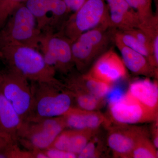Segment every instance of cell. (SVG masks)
<instances>
[{
  "label": "cell",
  "instance_id": "cell-8",
  "mask_svg": "<svg viewBox=\"0 0 158 158\" xmlns=\"http://www.w3.org/2000/svg\"><path fill=\"white\" fill-rule=\"evenodd\" d=\"M0 91L11 104L23 122L28 117L33 103L30 81L19 74L7 69L2 73Z\"/></svg>",
  "mask_w": 158,
  "mask_h": 158
},
{
  "label": "cell",
  "instance_id": "cell-26",
  "mask_svg": "<svg viewBox=\"0 0 158 158\" xmlns=\"http://www.w3.org/2000/svg\"><path fill=\"white\" fill-rule=\"evenodd\" d=\"M0 158H33L31 151L22 150L18 143L13 142L0 149Z\"/></svg>",
  "mask_w": 158,
  "mask_h": 158
},
{
  "label": "cell",
  "instance_id": "cell-30",
  "mask_svg": "<svg viewBox=\"0 0 158 158\" xmlns=\"http://www.w3.org/2000/svg\"><path fill=\"white\" fill-rule=\"evenodd\" d=\"M151 130L152 142L156 149L158 148V120L153 122Z\"/></svg>",
  "mask_w": 158,
  "mask_h": 158
},
{
  "label": "cell",
  "instance_id": "cell-15",
  "mask_svg": "<svg viewBox=\"0 0 158 158\" xmlns=\"http://www.w3.org/2000/svg\"><path fill=\"white\" fill-rule=\"evenodd\" d=\"M98 131L99 129L64 130L59 134L50 148L62 150L77 156Z\"/></svg>",
  "mask_w": 158,
  "mask_h": 158
},
{
  "label": "cell",
  "instance_id": "cell-25",
  "mask_svg": "<svg viewBox=\"0 0 158 158\" xmlns=\"http://www.w3.org/2000/svg\"><path fill=\"white\" fill-rule=\"evenodd\" d=\"M138 13L141 23L154 15L152 11V0H126Z\"/></svg>",
  "mask_w": 158,
  "mask_h": 158
},
{
  "label": "cell",
  "instance_id": "cell-5",
  "mask_svg": "<svg viewBox=\"0 0 158 158\" xmlns=\"http://www.w3.org/2000/svg\"><path fill=\"white\" fill-rule=\"evenodd\" d=\"M113 29L101 26L86 31L72 42L75 66L81 73L89 67L101 55L109 49L113 41Z\"/></svg>",
  "mask_w": 158,
  "mask_h": 158
},
{
  "label": "cell",
  "instance_id": "cell-3",
  "mask_svg": "<svg viewBox=\"0 0 158 158\" xmlns=\"http://www.w3.org/2000/svg\"><path fill=\"white\" fill-rule=\"evenodd\" d=\"M101 26L110 27L106 0H86L78 9L68 16L58 32L72 42L81 34Z\"/></svg>",
  "mask_w": 158,
  "mask_h": 158
},
{
  "label": "cell",
  "instance_id": "cell-31",
  "mask_svg": "<svg viewBox=\"0 0 158 158\" xmlns=\"http://www.w3.org/2000/svg\"><path fill=\"white\" fill-rule=\"evenodd\" d=\"M15 142L0 130V149L11 142Z\"/></svg>",
  "mask_w": 158,
  "mask_h": 158
},
{
  "label": "cell",
  "instance_id": "cell-27",
  "mask_svg": "<svg viewBox=\"0 0 158 158\" xmlns=\"http://www.w3.org/2000/svg\"><path fill=\"white\" fill-rule=\"evenodd\" d=\"M26 0H0V29L4 26L15 9Z\"/></svg>",
  "mask_w": 158,
  "mask_h": 158
},
{
  "label": "cell",
  "instance_id": "cell-21",
  "mask_svg": "<svg viewBox=\"0 0 158 158\" xmlns=\"http://www.w3.org/2000/svg\"><path fill=\"white\" fill-rule=\"evenodd\" d=\"M68 89L73 95L75 106L81 110L98 111L106 104L105 98L98 97L81 90Z\"/></svg>",
  "mask_w": 158,
  "mask_h": 158
},
{
  "label": "cell",
  "instance_id": "cell-28",
  "mask_svg": "<svg viewBox=\"0 0 158 158\" xmlns=\"http://www.w3.org/2000/svg\"><path fill=\"white\" fill-rule=\"evenodd\" d=\"M48 158H76L77 155L57 148H50L44 150Z\"/></svg>",
  "mask_w": 158,
  "mask_h": 158
},
{
  "label": "cell",
  "instance_id": "cell-18",
  "mask_svg": "<svg viewBox=\"0 0 158 158\" xmlns=\"http://www.w3.org/2000/svg\"><path fill=\"white\" fill-rule=\"evenodd\" d=\"M22 123L16 111L0 91V130L18 142V135Z\"/></svg>",
  "mask_w": 158,
  "mask_h": 158
},
{
  "label": "cell",
  "instance_id": "cell-12",
  "mask_svg": "<svg viewBox=\"0 0 158 158\" xmlns=\"http://www.w3.org/2000/svg\"><path fill=\"white\" fill-rule=\"evenodd\" d=\"M106 2L111 29L127 31L139 27L141 24L139 15L126 0H106Z\"/></svg>",
  "mask_w": 158,
  "mask_h": 158
},
{
  "label": "cell",
  "instance_id": "cell-24",
  "mask_svg": "<svg viewBox=\"0 0 158 158\" xmlns=\"http://www.w3.org/2000/svg\"><path fill=\"white\" fill-rule=\"evenodd\" d=\"M149 135L142 137L130 154L129 158H157L158 149L156 148Z\"/></svg>",
  "mask_w": 158,
  "mask_h": 158
},
{
  "label": "cell",
  "instance_id": "cell-17",
  "mask_svg": "<svg viewBox=\"0 0 158 158\" xmlns=\"http://www.w3.org/2000/svg\"><path fill=\"white\" fill-rule=\"evenodd\" d=\"M146 78L130 85L127 92L148 110L158 113V84Z\"/></svg>",
  "mask_w": 158,
  "mask_h": 158
},
{
  "label": "cell",
  "instance_id": "cell-13",
  "mask_svg": "<svg viewBox=\"0 0 158 158\" xmlns=\"http://www.w3.org/2000/svg\"><path fill=\"white\" fill-rule=\"evenodd\" d=\"M66 129L98 130L110 124V119L100 111H87L74 107L63 116Z\"/></svg>",
  "mask_w": 158,
  "mask_h": 158
},
{
  "label": "cell",
  "instance_id": "cell-20",
  "mask_svg": "<svg viewBox=\"0 0 158 158\" xmlns=\"http://www.w3.org/2000/svg\"><path fill=\"white\" fill-rule=\"evenodd\" d=\"M113 38L118 40L126 46L142 54L146 57L151 65L156 69L151 51L148 48L140 42L128 31H118L113 29Z\"/></svg>",
  "mask_w": 158,
  "mask_h": 158
},
{
  "label": "cell",
  "instance_id": "cell-11",
  "mask_svg": "<svg viewBox=\"0 0 158 158\" xmlns=\"http://www.w3.org/2000/svg\"><path fill=\"white\" fill-rule=\"evenodd\" d=\"M88 73L99 80L113 85L125 77L127 69L121 57L113 48H110L96 59Z\"/></svg>",
  "mask_w": 158,
  "mask_h": 158
},
{
  "label": "cell",
  "instance_id": "cell-23",
  "mask_svg": "<svg viewBox=\"0 0 158 158\" xmlns=\"http://www.w3.org/2000/svg\"><path fill=\"white\" fill-rule=\"evenodd\" d=\"M99 131L88 141L86 146L77 155L78 158H98L107 156V148L104 141L98 135Z\"/></svg>",
  "mask_w": 158,
  "mask_h": 158
},
{
  "label": "cell",
  "instance_id": "cell-32",
  "mask_svg": "<svg viewBox=\"0 0 158 158\" xmlns=\"http://www.w3.org/2000/svg\"><path fill=\"white\" fill-rule=\"evenodd\" d=\"M2 73H0V83H1V80H2Z\"/></svg>",
  "mask_w": 158,
  "mask_h": 158
},
{
  "label": "cell",
  "instance_id": "cell-22",
  "mask_svg": "<svg viewBox=\"0 0 158 158\" xmlns=\"http://www.w3.org/2000/svg\"><path fill=\"white\" fill-rule=\"evenodd\" d=\"M141 29L149 38L151 44L152 53L156 67L158 68V15L154 14L152 17L141 23Z\"/></svg>",
  "mask_w": 158,
  "mask_h": 158
},
{
  "label": "cell",
  "instance_id": "cell-10",
  "mask_svg": "<svg viewBox=\"0 0 158 158\" xmlns=\"http://www.w3.org/2000/svg\"><path fill=\"white\" fill-rule=\"evenodd\" d=\"M106 127L107 145L114 158H129L138 141L149 135L146 128L134 124H120L110 121Z\"/></svg>",
  "mask_w": 158,
  "mask_h": 158
},
{
  "label": "cell",
  "instance_id": "cell-1",
  "mask_svg": "<svg viewBox=\"0 0 158 158\" xmlns=\"http://www.w3.org/2000/svg\"><path fill=\"white\" fill-rule=\"evenodd\" d=\"M0 59L8 70L19 74L30 81L57 82L56 72L46 63L38 49L10 44L0 47Z\"/></svg>",
  "mask_w": 158,
  "mask_h": 158
},
{
  "label": "cell",
  "instance_id": "cell-16",
  "mask_svg": "<svg viewBox=\"0 0 158 158\" xmlns=\"http://www.w3.org/2000/svg\"><path fill=\"white\" fill-rule=\"evenodd\" d=\"M113 41L121 54L126 67L130 71L148 78L158 77V69L153 67L146 57L126 46L118 40L113 38Z\"/></svg>",
  "mask_w": 158,
  "mask_h": 158
},
{
  "label": "cell",
  "instance_id": "cell-6",
  "mask_svg": "<svg viewBox=\"0 0 158 158\" xmlns=\"http://www.w3.org/2000/svg\"><path fill=\"white\" fill-rule=\"evenodd\" d=\"M66 129L63 116L25 120L19 131L18 143L29 151L44 150Z\"/></svg>",
  "mask_w": 158,
  "mask_h": 158
},
{
  "label": "cell",
  "instance_id": "cell-19",
  "mask_svg": "<svg viewBox=\"0 0 158 158\" xmlns=\"http://www.w3.org/2000/svg\"><path fill=\"white\" fill-rule=\"evenodd\" d=\"M58 0H26L24 3L34 15L37 27L41 32L48 30L51 11Z\"/></svg>",
  "mask_w": 158,
  "mask_h": 158
},
{
  "label": "cell",
  "instance_id": "cell-4",
  "mask_svg": "<svg viewBox=\"0 0 158 158\" xmlns=\"http://www.w3.org/2000/svg\"><path fill=\"white\" fill-rule=\"evenodd\" d=\"M41 33L34 15L24 3H21L0 29V47L10 44H19L38 49Z\"/></svg>",
  "mask_w": 158,
  "mask_h": 158
},
{
  "label": "cell",
  "instance_id": "cell-29",
  "mask_svg": "<svg viewBox=\"0 0 158 158\" xmlns=\"http://www.w3.org/2000/svg\"><path fill=\"white\" fill-rule=\"evenodd\" d=\"M69 12L76 11L85 3L86 0H63Z\"/></svg>",
  "mask_w": 158,
  "mask_h": 158
},
{
  "label": "cell",
  "instance_id": "cell-7",
  "mask_svg": "<svg viewBox=\"0 0 158 158\" xmlns=\"http://www.w3.org/2000/svg\"><path fill=\"white\" fill-rule=\"evenodd\" d=\"M72 41L59 32L41 33L38 49L46 63L56 72L67 75L74 67Z\"/></svg>",
  "mask_w": 158,
  "mask_h": 158
},
{
  "label": "cell",
  "instance_id": "cell-9",
  "mask_svg": "<svg viewBox=\"0 0 158 158\" xmlns=\"http://www.w3.org/2000/svg\"><path fill=\"white\" fill-rule=\"evenodd\" d=\"M110 120L120 124H136L158 120V113L148 109L128 92L110 103Z\"/></svg>",
  "mask_w": 158,
  "mask_h": 158
},
{
  "label": "cell",
  "instance_id": "cell-2",
  "mask_svg": "<svg viewBox=\"0 0 158 158\" xmlns=\"http://www.w3.org/2000/svg\"><path fill=\"white\" fill-rule=\"evenodd\" d=\"M30 82L33 103L26 120L63 116L75 107L73 94L62 82Z\"/></svg>",
  "mask_w": 158,
  "mask_h": 158
},
{
  "label": "cell",
  "instance_id": "cell-14",
  "mask_svg": "<svg viewBox=\"0 0 158 158\" xmlns=\"http://www.w3.org/2000/svg\"><path fill=\"white\" fill-rule=\"evenodd\" d=\"M63 84L69 89H76L85 91L98 97L105 98L110 92L113 85L99 80L89 73L67 75Z\"/></svg>",
  "mask_w": 158,
  "mask_h": 158
}]
</instances>
